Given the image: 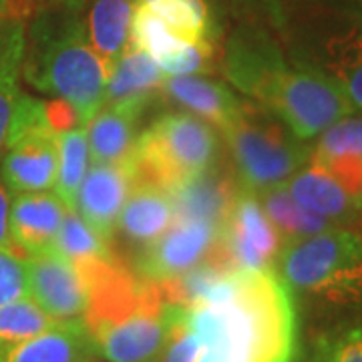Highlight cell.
<instances>
[{"instance_id": "obj_1", "label": "cell", "mask_w": 362, "mask_h": 362, "mask_svg": "<svg viewBox=\"0 0 362 362\" xmlns=\"http://www.w3.org/2000/svg\"><path fill=\"white\" fill-rule=\"evenodd\" d=\"M189 312V322L218 362H292L296 308L272 270H230Z\"/></svg>"}, {"instance_id": "obj_2", "label": "cell", "mask_w": 362, "mask_h": 362, "mask_svg": "<svg viewBox=\"0 0 362 362\" xmlns=\"http://www.w3.org/2000/svg\"><path fill=\"white\" fill-rule=\"evenodd\" d=\"M89 304L83 316L90 346L107 362L157 361L168 338L169 302L161 286L117 256L83 268Z\"/></svg>"}, {"instance_id": "obj_3", "label": "cell", "mask_w": 362, "mask_h": 362, "mask_svg": "<svg viewBox=\"0 0 362 362\" xmlns=\"http://www.w3.org/2000/svg\"><path fill=\"white\" fill-rule=\"evenodd\" d=\"M23 75L28 85L65 103L81 127L103 107L111 77L73 14L39 26L33 47L25 49Z\"/></svg>"}, {"instance_id": "obj_4", "label": "cell", "mask_w": 362, "mask_h": 362, "mask_svg": "<svg viewBox=\"0 0 362 362\" xmlns=\"http://www.w3.org/2000/svg\"><path fill=\"white\" fill-rule=\"evenodd\" d=\"M278 268L290 292L338 306L362 302V240L349 230L328 228L286 244Z\"/></svg>"}, {"instance_id": "obj_5", "label": "cell", "mask_w": 362, "mask_h": 362, "mask_svg": "<svg viewBox=\"0 0 362 362\" xmlns=\"http://www.w3.org/2000/svg\"><path fill=\"white\" fill-rule=\"evenodd\" d=\"M216 153L218 139L207 123L189 113H168L137 137L131 177L171 192L209 171Z\"/></svg>"}, {"instance_id": "obj_6", "label": "cell", "mask_w": 362, "mask_h": 362, "mask_svg": "<svg viewBox=\"0 0 362 362\" xmlns=\"http://www.w3.org/2000/svg\"><path fill=\"white\" fill-rule=\"evenodd\" d=\"M223 135L228 137L244 189L254 194L286 185L310 159L308 149L298 143L300 139L259 105L242 103L235 121Z\"/></svg>"}, {"instance_id": "obj_7", "label": "cell", "mask_w": 362, "mask_h": 362, "mask_svg": "<svg viewBox=\"0 0 362 362\" xmlns=\"http://www.w3.org/2000/svg\"><path fill=\"white\" fill-rule=\"evenodd\" d=\"M59 133L51 105L18 93L4 137L0 175L11 195L49 192L57 180Z\"/></svg>"}, {"instance_id": "obj_8", "label": "cell", "mask_w": 362, "mask_h": 362, "mask_svg": "<svg viewBox=\"0 0 362 362\" xmlns=\"http://www.w3.org/2000/svg\"><path fill=\"white\" fill-rule=\"evenodd\" d=\"M254 101L278 117L300 141L318 137L352 113L337 83L314 66L284 65Z\"/></svg>"}, {"instance_id": "obj_9", "label": "cell", "mask_w": 362, "mask_h": 362, "mask_svg": "<svg viewBox=\"0 0 362 362\" xmlns=\"http://www.w3.org/2000/svg\"><path fill=\"white\" fill-rule=\"evenodd\" d=\"M282 240L268 220L258 195L235 192L220 223V235L209 258L228 270H270L282 252Z\"/></svg>"}, {"instance_id": "obj_10", "label": "cell", "mask_w": 362, "mask_h": 362, "mask_svg": "<svg viewBox=\"0 0 362 362\" xmlns=\"http://www.w3.org/2000/svg\"><path fill=\"white\" fill-rule=\"evenodd\" d=\"M23 259L26 296L57 322L83 320L89 304V288L83 272L52 247Z\"/></svg>"}, {"instance_id": "obj_11", "label": "cell", "mask_w": 362, "mask_h": 362, "mask_svg": "<svg viewBox=\"0 0 362 362\" xmlns=\"http://www.w3.org/2000/svg\"><path fill=\"white\" fill-rule=\"evenodd\" d=\"M218 235V223L175 220L168 232L145 246L135 270L141 278L165 282L206 262L216 247Z\"/></svg>"}, {"instance_id": "obj_12", "label": "cell", "mask_w": 362, "mask_h": 362, "mask_svg": "<svg viewBox=\"0 0 362 362\" xmlns=\"http://www.w3.org/2000/svg\"><path fill=\"white\" fill-rule=\"evenodd\" d=\"M131 171L121 165L93 163L78 187V216L105 240H111L115 232L119 214L129 195Z\"/></svg>"}, {"instance_id": "obj_13", "label": "cell", "mask_w": 362, "mask_h": 362, "mask_svg": "<svg viewBox=\"0 0 362 362\" xmlns=\"http://www.w3.org/2000/svg\"><path fill=\"white\" fill-rule=\"evenodd\" d=\"M66 209L59 195L49 192L13 195L8 228L23 258L51 250Z\"/></svg>"}, {"instance_id": "obj_14", "label": "cell", "mask_w": 362, "mask_h": 362, "mask_svg": "<svg viewBox=\"0 0 362 362\" xmlns=\"http://www.w3.org/2000/svg\"><path fill=\"white\" fill-rule=\"evenodd\" d=\"M143 111L137 105H103L85 127L90 161L129 169L137 141L135 125Z\"/></svg>"}, {"instance_id": "obj_15", "label": "cell", "mask_w": 362, "mask_h": 362, "mask_svg": "<svg viewBox=\"0 0 362 362\" xmlns=\"http://www.w3.org/2000/svg\"><path fill=\"white\" fill-rule=\"evenodd\" d=\"M175 221L171 192L151 183L133 181L125 206L119 214L117 230L127 240L147 246L165 233Z\"/></svg>"}, {"instance_id": "obj_16", "label": "cell", "mask_w": 362, "mask_h": 362, "mask_svg": "<svg viewBox=\"0 0 362 362\" xmlns=\"http://www.w3.org/2000/svg\"><path fill=\"white\" fill-rule=\"evenodd\" d=\"M161 93H165L171 101L192 111L202 121L220 127L221 133L232 125L242 109V101L228 87L192 75H168L161 85Z\"/></svg>"}, {"instance_id": "obj_17", "label": "cell", "mask_w": 362, "mask_h": 362, "mask_svg": "<svg viewBox=\"0 0 362 362\" xmlns=\"http://www.w3.org/2000/svg\"><path fill=\"white\" fill-rule=\"evenodd\" d=\"M314 69L337 83L352 111H362V23H352L324 40Z\"/></svg>"}, {"instance_id": "obj_18", "label": "cell", "mask_w": 362, "mask_h": 362, "mask_svg": "<svg viewBox=\"0 0 362 362\" xmlns=\"http://www.w3.org/2000/svg\"><path fill=\"white\" fill-rule=\"evenodd\" d=\"M286 187L298 206L328 221L350 220L358 211L344 187L310 159L288 180Z\"/></svg>"}, {"instance_id": "obj_19", "label": "cell", "mask_w": 362, "mask_h": 362, "mask_svg": "<svg viewBox=\"0 0 362 362\" xmlns=\"http://www.w3.org/2000/svg\"><path fill=\"white\" fill-rule=\"evenodd\" d=\"M165 77L168 75L147 52L127 45L107 81L103 105H137L145 109L151 97L161 90Z\"/></svg>"}, {"instance_id": "obj_20", "label": "cell", "mask_w": 362, "mask_h": 362, "mask_svg": "<svg viewBox=\"0 0 362 362\" xmlns=\"http://www.w3.org/2000/svg\"><path fill=\"white\" fill-rule=\"evenodd\" d=\"M133 11L135 0H95L90 4L85 35L90 49L107 66L109 75L129 45Z\"/></svg>"}, {"instance_id": "obj_21", "label": "cell", "mask_w": 362, "mask_h": 362, "mask_svg": "<svg viewBox=\"0 0 362 362\" xmlns=\"http://www.w3.org/2000/svg\"><path fill=\"white\" fill-rule=\"evenodd\" d=\"M93 346L83 320L59 322L13 349L4 362H87Z\"/></svg>"}, {"instance_id": "obj_22", "label": "cell", "mask_w": 362, "mask_h": 362, "mask_svg": "<svg viewBox=\"0 0 362 362\" xmlns=\"http://www.w3.org/2000/svg\"><path fill=\"white\" fill-rule=\"evenodd\" d=\"M232 185L209 171L171 189L175 220L211 221L220 226L233 199Z\"/></svg>"}, {"instance_id": "obj_23", "label": "cell", "mask_w": 362, "mask_h": 362, "mask_svg": "<svg viewBox=\"0 0 362 362\" xmlns=\"http://www.w3.org/2000/svg\"><path fill=\"white\" fill-rule=\"evenodd\" d=\"M262 207L268 216V220L278 232L280 240L286 244L296 242L302 238H308L314 233H320L328 228H334L332 221L312 214L302 206H298L294 197L290 195L286 185H278L262 192Z\"/></svg>"}, {"instance_id": "obj_24", "label": "cell", "mask_w": 362, "mask_h": 362, "mask_svg": "<svg viewBox=\"0 0 362 362\" xmlns=\"http://www.w3.org/2000/svg\"><path fill=\"white\" fill-rule=\"evenodd\" d=\"M90 163L89 143L85 127H71L59 133V163H57V180L54 194L69 209L77 206V194L83 177L87 175Z\"/></svg>"}, {"instance_id": "obj_25", "label": "cell", "mask_w": 362, "mask_h": 362, "mask_svg": "<svg viewBox=\"0 0 362 362\" xmlns=\"http://www.w3.org/2000/svg\"><path fill=\"white\" fill-rule=\"evenodd\" d=\"M54 324L47 312L35 300L21 296L0 306V352L8 354L11 350L25 344L26 340L40 337L51 330Z\"/></svg>"}, {"instance_id": "obj_26", "label": "cell", "mask_w": 362, "mask_h": 362, "mask_svg": "<svg viewBox=\"0 0 362 362\" xmlns=\"http://www.w3.org/2000/svg\"><path fill=\"white\" fill-rule=\"evenodd\" d=\"M52 250L71 259L77 268L93 262H101L113 256L109 240L95 232L87 221L78 216L77 209H66L61 228L57 232Z\"/></svg>"}, {"instance_id": "obj_27", "label": "cell", "mask_w": 362, "mask_h": 362, "mask_svg": "<svg viewBox=\"0 0 362 362\" xmlns=\"http://www.w3.org/2000/svg\"><path fill=\"white\" fill-rule=\"evenodd\" d=\"M25 28L13 25L0 37V149L4 145L14 101L18 97V77L25 59Z\"/></svg>"}, {"instance_id": "obj_28", "label": "cell", "mask_w": 362, "mask_h": 362, "mask_svg": "<svg viewBox=\"0 0 362 362\" xmlns=\"http://www.w3.org/2000/svg\"><path fill=\"white\" fill-rule=\"evenodd\" d=\"M163 18L180 37L187 40H209L211 16L206 0H135Z\"/></svg>"}, {"instance_id": "obj_29", "label": "cell", "mask_w": 362, "mask_h": 362, "mask_svg": "<svg viewBox=\"0 0 362 362\" xmlns=\"http://www.w3.org/2000/svg\"><path fill=\"white\" fill-rule=\"evenodd\" d=\"M168 338L161 349V358L157 362H195L204 349V340L197 334L192 322L189 312L183 306L169 304L168 308Z\"/></svg>"}, {"instance_id": "obj_30", "label": "cell", "mask_w": 362, "mask_h": 362, "mask_svg": "<svg viewBox=\"0 0 362 362\" xmlns=\"http://www.w3.org/2000/svg\"><path fill=\"white\" fill-rule=\"evenodd\" d=\"M312 362H362V324L320 338Z\"/></svg>"}, {"instance_id": "obj_31", "label": "cell", "mask_w": 362, "mask_h": 362, "mask_svg": "<svg viewBox=\"0 0 362 362\" xmlns=\"http://www.w3.org/2000/svg\"><path fill=\"white\" fill-rule=\"evenodd\" d=\"M26 296V274L23 256L0 250V306Z\"/></svg>"}, {"instance_id": "obj_32", "label": "cell", "mask_w": 362, "mask_h": 362, "mask_svg": "<svg viewBox=\"0 0 362 362\" xmlns=\"http://www.w3.org/2000/svg\"><path fill=\"white\" fill-rule=\"evenodd\" d=\"M11 202H13V195L8 192V187L4 185V180L0 175V250H6V252H16V247L13 244V238H11V228H8V220H11ZM21 256V254H18Z\"/></svg>"}, {"instance_id": "obj_33", "label": "cell", "mask_w": 362, "mask_h": 362, "mask_svg": "<svg viewBox=\"0 0 362 362\" xmlns=\"http://www.w3.org/2000/svg\"><path fill=\"white\" fill-rule=\"evenodd\" d=\"M322 4L350 23H362V0H322Z\"/></svg>"}, {"instance_id": "obj_34", "label": "cell", "mask_w": 362, "mask_h": 362, "mask_svg": "<svg viewBox=\"0 0 362 362\" xmlns=\"http://www.w3.org/2000/svg\"><path fill=\"white\" fill-rule=\"evenodd\" d=\"M195 362H218V361H216L214 352L204 346V349H202V352H199V356H197V361H195Z\"/></svg>"}, {"instance_id": "obj_35", "label": "cell", "mask_w": 362, "mask_h": 362, "mask_svg": "<svg viewBox=\"0 0 362 362\" xmlns=\"http://www.w3.org/2000/svg\"><path fill=\"white\" fill-rule=\"evenodd\" d=\"M6 11H8V0H0V16H4Z\"/></svg>"}, {"instance_id": "obj_36", "label": "cell", "mask_w": 362, "mask_h": 362, "mask_svg": "<svg viewBox=\"0 0 362 362\" xmlns=\"http://www.w3.org/2000/svg\"><path fill=\"white\" fill-rule=\"evenodd\" d=\"M4 358H6V354H2V352H0V362H4Z\"/></svg>"}, {"instance_id": "obj_37", "label": "cell", "mask_w": 362, "mask_h": 362, "mask_svg": "<svg viewBox=\"0 0 362 362\" xmlns=\"http://www.w3.org/2000/svg\"><path fill=\"white\" fill-rule=\"evenodd\" d=\"M151 362H157V361H151Z\"/></svg>"}]
</instances>
